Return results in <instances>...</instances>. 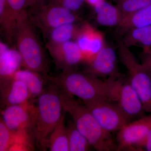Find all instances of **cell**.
Wrapping results in <instances>:
<instances>
[{"label": "cell", "mask_w": 151, "mask_h": 151, "mask_svg": "<svg viewBox=\"0 0 151 151\" xmlns=\"http://www.w3.org/2000/svg\"><path fill=\"white\" fill-rule=\"evenodd\" d=\"M151 129V116H144L128 123L118 132L117 151L140 150L144 147Z\"/></svg>", "instance_id": "obj_9"}, {"label": "cell", "mask_w": 151, "mask_h": 151, "mask_svg": "<svg viewBox=\"0 0 151 151\" xmlns=\"http://www.w3.org/2000/svg\"><path fill=\"white\" fill-rule=\"evenodd\" d=\"M12 77L23 81L26 85L30 94L31 100L37 98L45 89L44 79L41 73L27 69H20Z\"/></svg>", "instance_id": "obj_20"}, {"label": "cell", "mask_w": 151, "mask_h": 151, "mask_svg": "<svg viewBox=\"0 0 151 151\" xmlns=\"http://www.w3.org/2000/svg\"><path fill=\"white\" fill-rule=\"evenodd\" d=\"M122 39L128 47L140 46L145 53H147L151 49V25L131 30Z\"/></svg>", "instance_id": "obj_21"}, {"label": "cell", "mask_w": 151, "mask_h": 151, "mask_svg": "<svg viewBox=\"0 0 151 151\" xmlns=\"http://www.w3.org/2000/svg\"><path fill=\"white\" fill-rule=\"evenodd\" d=\"M93 7L99 24L109 27L119 25L122 17L117 6L112 5L104 0Z\"/></svg>", "instance_id": "obj_19"}, {"label": "cell", "mask_w": 151, "mask_h": 151, "mask_svg": "<svg viewBox=\"0 0 151 151\" xmlns=\"http://www.w3.org/2000/svg\"><path fill=\"white\" fill-rule=\"evenodd\" d=\"M9 9L17 22L22 15L27 12L26 0H6Z\"/></svg>", "instance_id": "obj_26"}, {"label": "cell", "mask_w": 151, "mask_h": 151, "mask_svg": "<svg viewBox=\"0 0 151 151\" xmlns=\"http://www.w3.org/2000/svg\"><path fill=\"white\" fill-rule=\"evenodd\" d=\"M1 114V119L9 129L29 132L33 135L35 105L32 102L29 101L24 104L6 106Z\"/></svg>", "instance_id": "obj_10"}, {"label": "cell", "mask_w": 151, "mask_h": 151, "mask_svg": "<svg viewBox=\"0 0 151 151\" xmlns=\"http://www.w3.org/2000/svg\"><path fill=\"white\" fill-rule=\"evenodd\" d=\"M85 0H50V3L63 7L73 12L78 10Z\"/></svg>", "instance_id": "obj_27"}, {"label": "cell", "mask_w": 151, "mask_h": 151, "mask_svg": "<svg viewBox=\"0 0 151 151\" xmlns=\"http://www.w3.org/2000/svg\"><path fill=\"white\" fill-rule=\"evenodd\" d=\"M47 47L57 66L63 71L73 70V68L85 61L78 45L72 41L60 44L47 43Z\"/></svg>", "instance_id": "obj_12"}, {"label": "cell", "mask_w": 151, "mask_h": 151, "mask_svg": "<svg viewBox=\"0 0 151 151\" xmlns=\"http://www.w3.org/2000/svg\"><path fill=\"white\" fill-rule=\"evenodd\" d=\"M50 82L43 92L36 99L33 135L41 147L59 123L64 112L58 88Z\"/></svg>", "instance_id": "obj_3"}, {"label": "cell", "mask_w": 151, "mask_h": 151, "mask_svg": "<svg viewBox=\"0 0 151 151\" xmlns=\"http://www.w3.org/2000/svg\"><path fill=\"white\" fill-rule=\"evenodd\" d=\"M151 25V4L134 13L122 19L117 26L119 36H123L131 30Z\"/></svg>", "instance_id": "obj_17"}, {"label": "cell", "mask_w": 151, "mask_h": 151, "mask_svg": "<svg viewBox=\"0 0 151 151\" xmlns=\"http://www.w3.org/2000/svg\"><path fill=\"white\" fill-rule=\"evenodd\" d=\"M0 24L8 42L14 38L17 21L9 9L6 0H0Z\"/></svg>", "instance_id": "obj_22"}, {"label": "cell", "mask_w": 151, "mask_h": 151, "mask_svg": "<svg viewBox=\"0 0 151 151\" xmlns=\"http://www.w3.org/2000/svg\"><path fill=\"white\" fill-rule=\"evenodd\" d=\"M65 113L64 111L59 123L42 148H48L51 151H69L67 127L65 124Z\"/></svg>", "instance_id": "obj_18"}, {"label": "cell", "mask_w": 151, "mask_h": 151, "mask_svg": "<svg viewBox=\"0 0 151 151\" xmlns=\"http://www.w3.org/2000/svg\"><path fill=\"white\" fill-rule=\"evenodd\" d=\"M46 78L63 91L78 97L83 103L101 100L112 101L111 78L103 80L89 73L74 70L63 71L57 76H47Z\"/></svg>", "instance_id": "obj_2"}, {"label": "cell", "mask_w": 151, "mask_h": 151, "mask_svg": "<svg viewBox=\"0 0 151 151\" xmlns=\"http://www.w3.org/2000/svg\"><path fill=\"white\" fill-rule=\"evenodd\" d=\"M145 54L141 63L151 78V51Z\"/></svg>", "instance_id": "obj_29"}, {"label": "cell", "mask_w": 151, "mask_h": 151, "mask_svg": "<svg viewBox=\"0 0 151 151\" xmlns=\"http://www.w3.org/2000/svg\"><path fill=\"white\" fill-rule=\"evenodd\" d=\"M86 62L87 67L84 72L106 79L121 76L119 72L117 54L111 47L105 45Z\"/></svg>", "instance_id": "obj_11"}, {"label": "cell", "mask_w": 151, "mask_h": 151, "mask_svg": "<svg viewBox=\"0 0 151 151\" xmlns=\"http://www.w3.org/2000/svg\"><path fill=\"white\" fill-rule=\"evenodd\" d=\"M30 18L34 24L37 26L46 36L52 30L63 25L74 24L77 21L76 16L71 12L61 6L48 3L31 13Z\"/></svg>", "instance_id": "obj_7"}, {"label": "cell", "mask_w": 151, "mask_h": 151, "mask_svg": "<svg viewBox=\"0 0 151 151\" xmlns=\"http://www.w3.org/2000/svg\"><path fill=\"white\" fill-rule=\"evenodd\" d=\"M144 147L146 150L151 151V129L147 137Z\"/></svg>", "instance_id": "obj_30"}, {"label": "cell", "mask_w": 151, "mask_h": 151, "mask_svg": "<svg viewBox=\"0 0 151 151\" xmlns=\"http://www.w3.org/2000/svg\"><path fill=\"white\" fill-rule=\"evenodd\" d=\"M33 24L26 12L17 20L14 39L25 69L45 74L48 65Z\"/></svg>", "instance_id": "obj_4"}, {"label": "cell", "mask_w": 151, "mask_h": 151, "mask_svg": "<svg viewBox=\"0 0 151 151\" xmlns=\"http://www.w3.org/2000/svg\"><path fill=\"white\" fill-rule=\"evenodd\" d=\"M103 1H104V0H85V1H86L90 5L92 6H94L97 3Z\"/></svg>", "instance_id": "obj_31"}, {"label": "cell", "mask_w": 151, "mask_h": 151, "mask_svg": "<svg viewBox=\"0 0 151 151\" xmlns=\"http://www.w3.org/2000/svg\"><path fill=\"white\" fill-rule=\"evenodd\" d=\"M118 55L127 69L128 79L140 98L145 111L151 113V78L122 39L117 40Z\"/></svg>", "instance_id": "obj_5"}, {"label": "cell", "mask_w": 151, "mask_h": 151, "mask_svg": "<svg viewBox=\"0 0 151 151\" xmlns=\"http://www.w3.org/2000/svg\"><path fill=\"white\" fill-rule=\"evenodd\" d=\"M58 89L63 110L72 117L76 127L92 147L98 151L117 150V144L111 133L100 126L86 105Z\"/></svg>", "instance_id": "obj_1"}, {"label": "cell", "mask_w": 151, "mask_h": 151, "mask_svg": "<svg viewBox=\"0 0 151 151\" xmlns=\"http://www.w3.org/2000/svg\"><path fill=\"white\" fill-rule=\"evenodd\" d=\"M122 19L137 12L151 4V0H116Z\"/></svg>", "instance_id": "obj_25"}, {"label": "cell", "mask_w": 151, "mask_h": 151, "mask_svg": "<svg viewBox=\"0 0 151 151\" xmlns=\"http://www.w3.org/2000/svg\"><path fill=\"white\" fill-rule=\"evenodd\" d=\"M75 39L86 62L105 45L102 34L88 23L79 28Z\"/></svg>", "instance_id": "obj_13"}, {"label": "cell", "mask_w": 151, "mask_h": 151, "mask_svg": "<svg viewBox=\"0 0 151 151\" xmlns=\"http://www.w3.org/2000/svg\"><path fill=\"white\" fill-rule=\"evenodd\" d=\"M120 77L111 78V101L118 105L130 122L144 117L145 111L137 93L128 78Z\"/></svg>", "instance_id": "obj_6"}, {"label": "cell", "mask_w": 151, "mask_h": 151, "mask_svg": "<svg viewBox=\"0 0 151 151\" xmlns=\"http://www.w3.org/2000/svg\"><path fill=\"white\" fill-rule=\"evenodd\" d=\"M32 134L25 132L9 129L0 120V151H28L32 149Z\"/></svg>", "instance_id": "obj_15"}, {"label": "cell", "mask_w": 151, "mask_h": 151, "mask_svg": "<svg viewBox=\"0 0 151 151\" xmlns=\"http://www.w3.org/2000/svg\"><path fill=\"white\" fill-rule=\"evenodd\" d=\"M1 100L6 107L20 105L29 101L30 94L23 81L11 77L1 80Z\"/></svg>", "instance_id": "obj_14"}, {"label": "cell", "mask_w": 151, "mask_h": 151, "mask_svg": "<svg viewBox=\"0 0 151 151\" xmlns=\"http://www.w3.org/2000/svg\"><path fill=\"white\" fill-rule=\"evenodd\" d=\"M151 51V49L150 51ZM147 53H148V52H147Z\"/></svg>", "instance_id": "obj_32"}, {"label": "cell", "mask_w": 151, "mask_h": 151, "mask_svg": "<svg viewBox=\"0 0 151 151\" xmlns=\"http://www.w3.org/2000/svg\"><path fill=\"white\" fill-rule=\"evenodd\" d=\"M83 103L107 132H119L130 122L118 105L110 100H98Z\"/></svg>", "instance_id": "obj_8"}, {"label": "cell", "mask_w": 151, "mask_h": 151, "mask_svg": "<svg viewBox=\"0 0 151 151\" xmlns=\"http://www.w3.org/2000/svg\"><path fill=\"white\" fill-rule=\"evenodd\" d=\"M78 29L74 24H64L55 28L46 35L49 39L47 43L60 44L71 41L75 38Z\"/></svg>", "instance_id": "obj_23"}, {"label": "cell", "mask_w": 151, "mask_h": 151, "mask_svg": "<svg viewBox=\"0 0 151 151\" xmlns=\"http://www.w3.org/2000/svg\"><path fill=\"white\" fill-rule=\"evenodd\" d=\"M67 129L69 151L90 150L92 146L78 131L73 121H68Z\"/></svg>", "instance_id": "obj_24"}, {"label": "cell", "mask_w": 151, "mask_h": 151, "mask_svg": "<svg viewBox=\"0 0 151 151\" xmlns=\"http://www.w3.org/2000/svg\"><path fill=\"white\" fill-rule=\"evenodd\" d=\"M23 65L22 60L19 52L0 43V76L1 80L11 78Z\"/></svg>", "instance_id": "obj_16"}, {"label": "cell", "mask_w": 151, "mask_h": 151, "mask_svg": "<svg viewBox=\"0 0 151 151\" xmlns=\"http://www.w3.org/2000/svg\"><path fill=\"white\" fill-rule=\"evenodd\" d=\"M46 0H26L27 9H29L30 13L37 10L45 3Z\"/></svg>", "instance_id": "obj_28"}]
</instances>
